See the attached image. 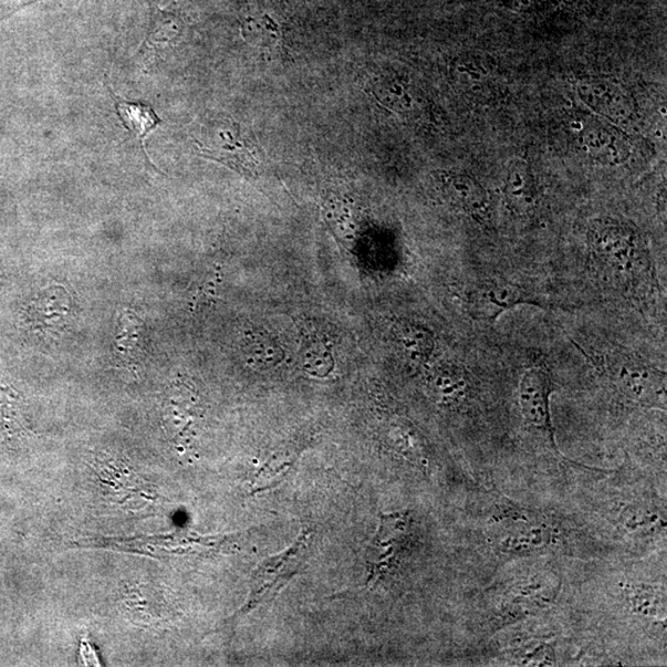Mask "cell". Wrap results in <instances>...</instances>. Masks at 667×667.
Wrapping results in <instances>:
<instances>
[{
    "instance_id": "obj_13",
    "label": "cell",
    "mask_w": 667,
    "mask_h": 667,
    "mask_svg": "<svg viewBox=\"0 0 667 667\" xmlns=\"http://www.w3.org/2000/svg\"><path fill=\"white\" fill-rule=\"evenodd\" d=\"M71 297L66 288L52 286L31 301L27 320L31 327L43 332H55L65 327L70 316Z\"/></svg>"
},
{
    "instance_id": "obj_3",
    "label": "cell",
    "mask_w": 667,
    "mask_h": 667,
    "mask_svg": "<svg viewBox=\"0 0 667 667\" xmlns=\"http://www.w3.org/2000/svg\"><path fill=\"white\" fill-rule=\"evenodd\" d=\"M234 6L246 43L268 55L287 56L290 17L286 0H235Z\"/></svg>"
},
{
    "instance_id": "obj_24",
    "label": "cell",
    "mask_w": 667,
    "mask_h": 667,
    "mask_svg": "<svg viewBox=\"0 0 667 667\" xmlns=\"http://www.w3.org/2000/svg\"><path fill=\"white\" fill-rule=\"evenodd\" d=\"M435 389L443 402L455 404L465 399L468 392V381L464 372L446 371L437 378Z\"/></svg>"
},
{
    "instance_id": "obj_28",
    "label": "cell",
    "mask_w": 667,
    "mask_h": 667,
    "mask_svg": "<svg viewBox=\"0 0 667 667\" xmlns=\"http://www.w3.org/2000/svg\"><path fill=\"white\" fill-rule=\"evenodd\" d=\"M219 277V273L214 274V277L208 280L207 284L202 287L194 299V308L211 306L212 301H214L215 289L218 286L216 278Z\"/></svg>"
},
{
    "instance_id": "obj_23",
    "label": "cell",
    "mask_w": 667,
    "mask_h": 667,
    "mask_svg": "<svg viewBox=\"0 0 667 667\" xmlns=\"http://www.w3.org/2000/svg\"><path fill=\"white\" fill-rule=\"evenodd\" d=\"M399 340L409 356L415 360H426L434 349L432 332L415 325H403L398 331Z\"/></svg>"
},
{
    "instance_id": "obj_2",
    "label": "cell",
    "mask_w": 667,
    "mask_h": 667,
    "mask_svg": "<svg viewBox=\"0 0 667 667\" xmlns=\"http://www.w3.org/2000/svg\"><path fill=\"white\" fill-rule=\"evenodd\" d=\"M200 134L201 138H193L198 155L255 179L260 153L254 138L242 125L232 118L219 117L204 125Z\"/></svg>"
},
{
    "instance_id": "obj_27",
    "label": "cell",
    "mask_w": 667,
    "mask_h": 667,
    "mask_svg": "<svg viewBox=\"0 0 667 667\" xmlns=\"http://www.w3.org/2000/svg\"><path fill=\"white\" fill-rule=\"evenodd\" d=\"M504 3L516 12L528 13L555 4L557 0H504Z\"/></svg>"
},
{
    "instance_id": "obj_14",
    "label": "cell",
    "mask_w": 667,
    "mask_h": 667,
    "mask_svg": "<svg viewBox=\"0 0 667 667\" xmlns=\"http://www.w3.org/2000/svg\"><path fill=\"white\" fill-rule=\"evenodd\" d=\"M504 193L506 201L517 215L533 214L539 204V192L533 171L525 160L509 162L505 177Z\"/></svg>"
},
{
    "instance_id": "obj_19",
    "label": "cell",
    "mask_w": 667,
    "mask_h": 667,
    "mask_svg": "<svg viewBox=\"0 0 667 667\" xmlns=\"http://www.w3.org/2000/svg\"><path fill=\"white\" fill-rule=\"evenodd\" d=\"M144 338V322L131 310H124L118 319L116 336V351L125 367L134 368L138 364L141 341Z\"/></svg>"
},
{
    "instance_id": "obj_25",
    "label": "cell",
    "mask_w": 667,
    "mask_h": 667,
    "mask_svg": "<svg viewBox=\"0 0 667 667\" xmlns=\"http://www.w3.org/2000/svg\"><path fill=\"white\" fill-rule=\"evenodd\" d=\"M515 661L520 666L555 665V652L550 644H540L534 648L520 649L515 653Z\"/></svg>"
},
{
    "instance_id": "obj_17",
    "label": "cell",
    "mask_w": 667,
    "mask_h": 667,
    "mask_svg": "<svg viewBox=\"0 0 667 667\" xmlns=\"http://www.w3.org/2000/svg\"><path fill=\"white\" fill-rule=\"evenodd\" d=\"M560 586V583H557V586H554V582L546 583L540 580L518 586L508 596L505 611L509 616L517 618L546 610L550 604L554 603Z\"/></svg>"
},
{
    "instance_id": "obj_16",
    "label": "cell",
    "mask_w": 667,
    "mask_h": 667,
    "mask_svg": "<svg viewBox=\"0 0 667 667\" xmlns=\"http://www.w3.org/2000/svg\"><path fill=\"white\" fill-rule=\"evenodd\" d=\"M107 88L114 102V108H116L117 116L124 125V128L140 141L146 160L151 162L148 150H146L145 141L153 130L160 127L162 119L156 114L150 104L123 99L117 96L109 86H107Z\"/></svg>"
},
{
    "instance_id": "obj_8",
    "label": "cell",
    "mask_w": 667,
    "mask_h": 667,
    "mask_svg": "<svg viewBox=\"0 0 667 667\" xmlns=\"http://www.w3.org/2000/svg\"><path fill=\"white\" fill-rule=\"evenodd\" d=\"M451 75L456 88L477 103L495 102L504 89L498 64L488 54L458 55L452 62Z\"/></svg>"
},
{
    "instance_id": "obj_1",
    "label": "cell",
    "mask_w": 667,
    "mask_h": 667,
    "mask_svg": "<svg viewBox=\"0 0 667 667\" xmlns=\"http://www.w3.org/2000/svg\"><path fill=\"white\" fill-rule=\"evenodd\" d=\"M591 254L602 273L620 284L633 283L648 271L643 237L628 224L603 218L589 233Z\"/></svg>"
},
{
    "instance_id": "obj_22",
    "label": "cell",
    "mask_w": 667,
    "mask_h": 667,
    "mask_svg": "<svg viewBox=\"0 0 667 667\" xmlns=\"http://www.w3.org/2000/svg\"><path fill=\"white\" fill-rule=\"evenodd\" d=\"M627 601L634 613L643 616L655 617L665 611V595L663 591L649 585L632 586L627 591Z\"/></svg>"
},
{
    "instance_id": "obj_5",
    "label": "cell",
    "mask_w": 667,
    "mask_h": 667,
    "mask_svg": "<svg viewBox=\"0 0 667 667\" xmlns=\"http://www.w3.org/2000/svg\"><path fill=\"white\" fill-rule=\"evenodd\" d=\"M309 531H304L296 543L275 557L266 558L254 572L252 589L245 606L232 618L235 621L258 608L262 604L274 601L280 591L288 585L300 570L309 543Z\"/></svg>"
},
{
    "instance_id": "obj_12",
    "label": "cell",
    "mask_w": 667,
    "mask_h": 667,
    "mask_svg": "<svg viewBox=\"0 0 667 667\" xmlns=\"http://www.w3.org/2000/svg\"><path fill=\"white\" fill-rule=\"evenodd\" d=\"M435 182L444 200L455 210L470 215L476 222H487L491 214V201L485 187L474 177L460 172L441 171L436 172Z\"/></svg>"
},
{
    "instance_id": "obj_20",
    "label": "cell",
    "mask_w": 667,
    "mask_h": 667,
    "mask_svg": "<svg viewBox=\"0 0 667 667\" xmlns=\"http://www.w3.org/2000/svg\"><path fill=\"white\" fill-rule=\"evenodd\" d=\"M557 533L551 528L544 526L526 527L514 531L500 543L506 552L514 554H527V552L537 551L554 543Z\"/></svg>"
},
{
    "instance_id": "obj_26",
    "label": "cell",
    "mask_w": 667,
    "mask_h": 667,
    "mask_svg": "<svg viewBox=\"0 0 667 667\" xmlns=\"http://www.w3.org/2000/svg\"><path fill=\"white\" fill-rule=\"evenodd\" d=\"M306 341V353H305V361L307 362L308 367H306V369L313 368L315 369V372H317L320 369V361H325V362H329L331 363V357H330V351L326 349L325 346H321L322 340H320L319 338H317L316 336H311L310 337H306L305 339Z\"/></svg>"
},
{
    "instance_id": "obj_21",
    "label": "cell",
    "mask_w": 667,
    "mask_h": 667,
    "mask_svg": "<svg viewBox=\"0 0 667 667\" xmlns=\"http://www.w3.org/2000/svg\"><path fill=\"white\" fill-rule=\"evenodd\" d=\"M245 353L255 367H276L284 359V351L266 334H252L246 341Z\"/></svg>"
},
{
    "instance_id": "obj_18",
    "label": "cell",
    "mask_w": 667,
    "mask_h": 667,
    "mask_svg": "<svg viewBox=\"0 0 667 667\" xmlns=\"http://www.w3.org/2000/svg\"><path fill=\"white\" fill-rule=\"evenodd\" d=\"M184 31V22L180 14L170 10L152 7L151 23L144 47L151 51L165 50L180 41Z\"/></svg>"
},
{
    "instance_id": "obj_7",
    "label": "cell",
    "mask_w": 667,
    "mask_h": 667,
    "mask_svg": "<svg viewBox=\"0 0 667 667\" xmlns=\"http://www.w3.org/2000/svg\"><path fill=\"white\" fill-rule=\"evenodd\" d=\"M611 379L625 399L642 405L665 404V372L632 358L608 362Z\"/></svg>"
},
{
    "instance_id": "obj_4",
    "label": "cell",
    "mask_w": 667,
    "mask_h": 667,
    "mask_svg": "<svg viewBox=\"0 0 667 667\" xmlns=\"http://www.w3.org/2000/svg\"><path fill=\"white\" fill-rule=\"evenodd\" d=\"M411 533L410 512L381 515L378 533L372 538L367 551L369 587H377L398 570L409 548Z\"/></svg>"
},
{
    "instance_id": "obj_9",
    "label": "cell",
    "mask_w": 667,
    "mask_h": 667,
    "mask_svg": "<svg viewBox=\"0 0 667 667\" xmlns=\"http://www.w3.org/2000/svg\"><path fill=\"white\" fill-rule=\"evenodd\" d=\"M579 97L586 106L616 127L628 129L637 120L638 106L627 88L607 78L579 82Z\"/></svg>"
},
{
    "instance_id": "obj_10",
    "label": "cell",
    "mask_w": 667,
    "mask_h": 667,
    "mask_svg": "<svg viewBox=\"0 0 667 667\" xmlns=\"http://www.w3.org/2000/svg\"><path fill=\"white\" fill-rule=\"evenodd\" d=\"M578 142L583 152L603 166H621L632 153L628 135L604 119L583 120L578 130Z\"/></svg>"
},
{
    "instance_id": "obj_15",
    "label": "cell",
    "mask_w": 667,
    "mask_h": 667,
    "mask_svg": "<svg viewBox=\"0 0 667 667\" xmlns=\"http://www.w3.org/2000/svg\"><path fill=\"white\" fill-rule=\"evenodd\" d=\"M372 92L382 106L402 116H422L428 109L424 93L398 77L380 78L372 85Z\"/></svg>"
},
{
    "instance_id": "obj_6",
    "label": "cell",
    "mask_w": 667,
    "mask_h": 667,
    "mask_svg": "<svg viewBox=\"0 0 667 667\" xmlns=\"http://www.w3.org/2000/svg\"><path fill=\"white\" fill-rule=\"evenodd\" d=\"M554 381L546 364H534L520 380L518 402L526 424L531 430L547 435L549 443L559 453L550 411L551 394L554 393Z\"/></svg>"
},
{
    "instance_id": "obj_11",
    "label": "cell",
    "mask_w": 667,
    "mask_h": 667,
    "mask_svg": "<svg viewBox=\"0 0 667 667\" xmlns=\"http://www.w3.org/2000/svg\"><path fill=\"white\" fill-rule=\"evenodd\" d=\"M473 316L478 320L494 322L505 311L518 306H539L534 295L506 279H489L474 288L470 294Z\"/></svg>"
}]
</instances>
